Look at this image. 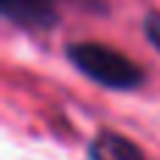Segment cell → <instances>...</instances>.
Listing matches in <instances>:
<instances>
[{
    "label": "cell",
    "instance_id": "6da1fadb",
    "mask_svg": "<svg viewBox=\"0 0 160 160\" xmlns=\"http://www.w3.org/2000/svg\"><path fill=\"white\" fill-rule=\"evenodd\" d=\"M70 65L84 73L90 82L107 87V90H118V93H129L138 90L143 84V68L138 62H132L127 53H121L118 48H110L104 42H70L65 48Z\"/></svg>",
    "mask_w": 160,
    "mask_h": 160
},
{
    "label": "cell",
    "instance_id": "7a4b0ae2",
    "mask_svg": "<svg viewBox=\"0 0 160 160\" xmlns=\"http://www.w3.org/2000/svg\"><path fill=\"white\" fill-rule=\"evenodd\" d=\"M3 17L28 31H48L59 20V0H0Z\"/></svg>",
    "mask_w": 160,
    "mask_h": 160
},
{
    "label": "cell",
    "instance_id": "3957f363",
    "mask_svg": "<svg viewBox=\"0 0 160 160\" xmlns=\"http://www.w3.org/2000/svg\"><path fill=\"white\" fill-rule=\"evenodd\" d=\"M90 160H146L141 146H135L129 138L118 132H104L90 146Z\"/></svg>",
    "mask_w": 160,
    "mask_h": 160
},
{
    "label": "cell",
    "instance_id": "277c9868",
    "mask_svg": "<svg viewBox=\"0 0 160 160\" xmlns=\"http://www.w3.org/2000/svg\"><path fill=\"white\" fill-rule=\"evenodd\" d=\"M143 34H146L149 45L155 51H160V11H149L143 17Z\"/></svg>",
    "mask_w": 160,
    "mask_h": 160
},
{
    "label": "cell",
    "instance_id": "5b68a950",
    "mask_svg": "<svg viewBox=\"0 0 160 160\" xmlns=\"http://www.w3.org/2000/svg\"><path fill=\"white\" fill-rule=\"evenodd\" d=\"M76 3H82V6H93V0H76Z\"/></svg>",
    "mask_w": 160,
    "mask_h": 160
}]
</instances>
